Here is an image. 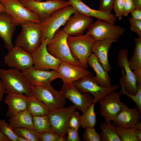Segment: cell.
Returning a JSON list of instances; mask_svg holds the SVG:
<instances>
[{"mask_svg":"<svg viewBox=\"0 0 141 141\" xmlns=\"http://www.w3.org/2000/svg\"><path fill=\"white\" fill-rule=\"evenodd\" d=\"M0 79L7 94L15 93L24 94L28 97L33 95V86L19 70L12 68L8 69L0 68Z\"/></svg>","mask_w":141,"mask_h":141,"instance_id":"cell-1","label":"cell"},{"mask_svg":"<svg viewBox=\"0 0 141 141\" xmlns=\"http://www.w3.org/2000/svg\"><path fill=\"white\" fill-rule=\"evenodd\" d=\"M20 26L21 29L15 41V46L31 53L42 42L41 23L26 22Z\"/></svg>","mask_w":141,"mask_h":141,"instance_id":"cell-2","label":"cell"},{"mask_svg":"<svg viewBox=\"0 0 141 141\" xmlns=\"http://www.w3.org/2000/svg\"><path fill=\"white\" fill-rule=\"evenodd\" d=\"M77 11L70 5L54 11L43 20L41 23L42 42L47 39L50 41L56 31Z\"/></svg>","mask_w":141,"mask_h":141,"instance_id":"cell-3","label":"cell"},{"mask_svg":"<svg viewBox=\"0 0 141 141\" xmlns=\"http://www.w3.org/2000/svg\"><path fill=\"white\" fill-rule=\"evenodd\" d=\"M96 40L91 36L86 34L76 36L68 35L67 41L72 54L81 66L87 69L88 60L92 53Z\"/></svg>","mask_w":141,"mask_h":141,"instance_id":"cell-4","label":"cell"},{"mask_svg":"<svg viewBox=\"0 0 141 141\" xmlns=\"http://www.w3.org/2000/svg\"><path fill=\"white\" fill-rule=\"evenodd\" d=\"M68 36L62 29L58 30L48 43L47 49L51 54L61 61L82 66L72 54L67 42Z\"/></svg>","mask_w":141,"mask_h":141,"instance_id":"cell-5","label":"cell"},{"mask_svg":"<svg viewBox=\"0 0 141 141\" xmlns=\"http://www.w3.org/2000/svg\"><path fill=\"white\" fill-rule=\"evenodd\" d=\"M0 2L4 7L5 12L11 18L17 26L28 21L42 22L39 16L25 7L20 0H0Z\"/></svg>","mask_w":141,"mask_h":141,"instance_id":"cell-6","label":"cell"},{"mask_svg":"<svg viewBox=\"0 0 141 141\" xmlns=\"http://www.w3.org/2000/svg\"><path fill=\"white\" fill-rule=\"evenodd\" d=\"M91 74L76 80L72 84L80 92L88 93L93 97V103L95 104L101 98L112 92L115 91L120 87L116 85L109 87H104L100 85L95 80Z\"/></svg>","mask_w":141,"mask_h":141,"instance_id":"cell-7","label":"cell"},{"mask_svg":"<svg viewBox=\"0 0 141 141\" xmlns=\"http://www.w3.org/2000/svg\"><path fill=\"white\" fill-rule=\"evenodd\" d=\"M33 95L51 111L64 107L66 98L60 91L51 85L47 86H33Z\"/></svg>","mask_w":141,"mask_h":141,"instance_id":"cell-8","label":"cell"},{"mask_svg":"<svg viewBox=\"0 0 141 141\" xmlns=\"http://www.w3.org/2000/svg\"><path fill=\"white\" fill-rule=\"evenodd\" d=\"M125 31L124 28L119 26L98 19L91 24L86 33L92 36L96 40L108 39L118 40Z\"/></svg>","mask_w":141,"mask_h":141,"instance_id":"cell-9","label":"cell"},{"mask_svg":"<svg viewBox=\"0 0 141 141\" xmlns=\"http://www.w3.org/2000/svg\"><path fill=\"white\" fill-rule=\"evenodd\" d=\"M20 1L26 8L37 14L42 22L54 11L70 5L68 1L65 0H47L44 2L35 0Z\"/></svg>","mask_w":141,"mask_h":141,"instance_id":"cell-10","label":"cell"},{"mask_svg":"<svg viewBox=\"0 0 141 141\" xmlns=\"http://www.w3.org/2000/svg\"><path fill=\"white\" fill-rule=\"evenodd\" d=\"M3 60L5 64L9 67L22 72L33 66L31 54L15 45L8 50V53L4 57Z\"/></svg>","mask_w":141,"mask_h":141,"instance_id":"cell-11","label":"cell"},{"mask_svg":"<svg viewBox=\"0 0 141 141\" xmlns=\"http://www.w3.org/2000/svg\"><path fill=\"white\" fill-rule=\"evenodd\" d=\"M49 40H43L39 46L31 53L33 67L39 69L57 70L61 61L56 58L48 51L46 46Z\"/></svg>","mask_w":141,"mask_h":141,"instance_id":"cell-12","label":"cell"},{"mask_svg":"<svg viewBox=\"0 0 141 141\" xmlns=\"http://www.w3.org/2000/svg\"><path fill=\"white\" fill-rule=\"evenodd\" d=\"M60 91L66 99L73 103L76 109L83 113L93 103L94 98L91 95L81 93L72 83H63Z\"/></svg>","mask_w":141,"mask_h":141,"instance_id":"cell-13","label":"cell"},{"mask_svg":"<svg viewBox=\"0 0 141 141\" xmlns=\"http://www.w3.org/2000/svg\"><path fill=\"white\" fill-rule=\"evenodd\" d=\"M76 109L72 105L51 111L48 115L53 131L61 136H65L69 119Z\"/></svg>","mask_w":141,"mask_h":141,"instance_id":"cell-14","label":"cell"},{"mask_svg":"<svg viewBox=\"0 0 141 141\" xmlns=\"http://www.w3.org/2000/svg\"><path fill=\"white\" fill-rule=\"evenodd\" d=\"M120 92L114 91L106 95L98 101L100 112L105 121H112L120 110L122 105Z\"/></svg>","mask_w":141,"mask_h":141,"instance_id":"cell-15","label":"cell"},{"mask_svg":"<svg viewBox=\"0 0 141 141\" xmlns=\"http://www.w3.org/2000/svg\"><path fill=\"white\" fill-rule=\"evenodd\" d=\"M128 53V50L127 48L120 50L118 54L117 62L121 69L126 91L130 94L135 95L137 90V83L134 74L129 66Z\"/></svg>","mask_w":141,"mask_h":141,"instance_id":"cell-16","label":"cell"},{"mask_svg":"<svg viewBox=\"0 0 141 141\" xmlns=\"http://www.w3.org/2000/svg\"><path fill=\"white\" fill-rule=\"evenodd\" d=\"M29 82L33 86H47L51 82L60 78L57 70H46L37 69L33 67L22 72Z\"/></svg>","mask_w":141,"mask_h":141,"instance_id":"cell-17","label":"cell"},{"mask_svg":"<svg viewBox=\"0 0 141 141\" xmlns=\"http://www.w3.org/2000/svg\"><path fill=\"white\" fill-rule=\"evenodd\" d=\"M92 21L91 17L77 11L70 17L62 30L69 36L82 35Z\"/></svg>","mask_w":141,"mask_h":141,"instance_id":"cell-18","label":"cell"},{"mask_svg":"<svg viewBox=\"0 0 141 141\" xmlns=\"http://www.w3.org/2000/svg\"><path fill=\"white\" fill-rule=\"evenodd\" d=\"M63 83H72L92 74L87 69L61 61L57 70Z\"/></svg>","mask_w":141,"mask_h":141,"instance_id":"cell-19","label":"cell"},{"mask_svg":"<svg viewBox=\"0 0 141 141\" xmlns=\"http://www.w3.org/2000/svg\"><path fill=\"white\" fill-rule=\"evenodd\" d=\"M141 119V111L137 106L131 109L122 102L120 110L112 121L120 126L133 128Z\"/></svg>","mask_w":141,"mask_h":141,"instance_id":"cell-20","label":"cell"},{"mask_svg":"<svg viewBox=\"0 0 141 141\" xmlns=\"http://www.w3.org/2000/svg\"><path fill=\"white\" fill-rule=\"evenodd\" d=\"M17 26L7 14L5 12L0 13V37L8 51L14 46L12 39Z\"/></svg>","mask_w":141,"mask_h":141,"instance_id":"cell-21","label":"cell"},{"mask_svg":"<svg viewBox=\"0 0 141 141\" xmlns=\"http://www.w3.org/2000/svg\"><path fill=\"white\" fill-rule=\"evenodd\" d=\"M68 1L70 4L77 11L89 17H95L114 24L116 17L111 12L92 9L84 3L82 0H68Z\"/></svg>","mask_w":141,"mask_h":141,"instance_id":"cell-22","label":"cell"},{"mask_svg":"<svg viewBox=\"0 0 141 141\" xmlns=\"http://www.w3.org/2000/svg\"><path fill=\"white\" fill-rule=\"evenodd\" d=\"M118 41L111 39L96 40L93 46L92 53L104 68L108 72L111 70L108 59V51L112 44Z\"/></svg>","mask_w":141,"mask_h":141,"instance_id":"cell-23","label":"cell"},{"mask_svg":"<svg viewBox=\"0 0 141 141\" xmlns=\"http://www.w3.org/2000/svg\"><path fill=\"white\" fill-rule=\"evenodd\" d=\"M28 97L26 95L17 93L7 94L4 100L8 107L6 116L10 117L27 109Z\"/></svg>","mask_w":141,"mask_h":141,"instance_id":"cell-24","label":"cell"},{"mask_svg":"<svg viewBox=\"0 0 141 141\" xmlns=\"http://www.w3.org/2000/svg\"><path fill=\"white\" fill-rule=\"evenodd\" d=\"M88 64L95 72L96 76H94V78L98 84L104 87L112 86L110 77L108 72L104 68L92 53L88 58Z\"/></svg>","mask_w":141,"mask_h":141,"instance_id":"cell-25","label":"cell"},{"mask_svg":"<svg viewBox=\"0 0 141 141\" xmlns=\"http://www.w3.org/2000/svg\"><path fill=\"white\" fill-rule=\"evenodd\" d=\"M9 123L13 128H25L35 129L33 116L27 110H24L9 118Z\"/></svg>","mask_w":141,"mask_h":141,"instance_id":"cell-26","label":"cell"},{"mask_svg":"<svg viewBox=\"0 0 141 141\" xmlns=\"http://www.w3.org/2000/svg\"><path fill=\"white\" fill-rule=\"evenodd\" d=\"M27 109L33 116L48 115L50 111L33 95L28 97Z\"/></svg>","mask_w":141,"mask_h":141,"instance_id":"cell-27","label":"cell"},{"mask_svg":"<svg viewBox=\"0 0 141 141\" xmlns=\"http://www.w3.org/2000/svg\"><path fill=\"white\" fill-rule=\"evenodd\" d=\"M110 122L105 121L100 125L99 134L102 141H122L116 129Z\"/></svg>","mask_w":141,"mask_h":141,"instance_id":"cell-28","label":"cell"},{"mask_svg":"<svg viewBox=\"0 0 141 141\" xmlns=\"http://www.w3.org/2000/svg\"><path fill=\"white\" fill-rule=\"evenodd\" d=\"M35 129L41 134L54 131L48 115L33 116Z\"/></svg>","mask_w":141,"mask_h":141,"instance_id":"cell-29","label":"cell"},{"mask_svg":"<svg viewBox=\"0 0 141 141\" xmlns=\"http://www.w3.org/2000/svg\"><path fill=\"white\" fill-rule=\"evenodd\" d=\"M93 103L84 113L81 115V126L84 128L94 127L97 123L96 116Z\"/></svg>","mask_w":141,"mask_h":141,"instance_id":"cell-30","label":"cell"},{"mask_svg":"<svg viewBox=\"0 0 141 141\" xmlns=\"http://www.w3.org/2000/svg\"><path fill=\"white\" fill-rule=\"evenodd\" d=\"M135 46L133 55L128 60L131 69L134 70L141 68V36H138L134 39Z\"/></svg>","mask_w":141,"mask_h":141,"instance_id":"cell-31","label":"cell"},{"mask_svg":"<svg viewBox=\"0 0 141 141\" xmlns=\"http://www.w3.org/2000/svg\"><path fill=\"white\" fill-rule=\"evenodd\" d=\"M15 133L21 136L28 141H40L41 134L35 129L25 128L14 129Z\"/></svg>","mask_w":141,"mask_h":141,"instance_id":"cell-32","label":"cell"},{"mask_svg":"<svg viewBox=\"0 0 141 141\" xmlns=\"http://www.w3.org/2000/svg\"><path fill=\"white\" fill-rule=\"evenodd\" d=\"M122 75L120 80V84L121 86L120 92L121 95H127L135 103L136 106L141 111V84H137V90L136 95L130 94L126 91L124 84L123 77Z\"/></svg>","mask_w":141,"mask_h":141,"instance_id":"cell-33","label":"cell"},{"mask_svg":"<svg viewBox=\"0 0 141 141\" xmlns=\"http://www.w3.org/2000/svg\"><path fill=\"white\" fill-rule=\"evenodd\" d=\"M114 125L122 141H138L133 128L122 127L114 124Z\"/></svg>","mask_w":141,"mask_h":141,"instance_id":"cell-34","label":"cell"},{"mask_svg":"<svg viewBox=\"0 0 141 141\" xmlns=\"http://www.w3.org/2000/svg\"><path fill=\"white\" fill-rule=\"evenodd\" d=\"M0 131L6 136L10 141H17L18 135L9 123L5 119H0Z\"/></svg>","mask_w":141,"mask_h":141,"instance_id":"cell-35","label":"cell"},{"mask_svg":"<svg viewBox=\"0 0 141 141\" xmlns=\"http://www.w3.org/2000/svg\"><path fill=\"white\" fill-rule=\"evenodd\" d=\"M83 134V139L85 141H101L100 134L96 131L94 127L85 128Z\"/></svg>","mask_w":141,"mask_h":141,"instance_id":"cell-36","label":"cell"},{"mask_svg":"<svg viewBox=\"0 0 141 141\" xmlns=\"http://www.w3.org/2000/svg\"><path fill=\"white\" fill-rule=\"evenodd\" d=\"M66 137L61 136L54 131L47 132L41 134V141H65Z\"/></svg>","mask_w":141,"mask_h":141,"instance_id":"cell-37","label":"cell"},{"mask_svg":"<svg viewBox=\"0 0 141 141\" xmlns=\"http://www.w3.org/2000/svg\"><path fill=\"white\" fill-rule=\"evenodd\" d=\"M81 115L75 111L70 117L68 122L69 127L78 130L81 126Z\"/></svg>","mask_w":141,"mask_h":141,"instance_id":"cell-38","label":"cell"},{"mask_svg":"<svg viewBox=\"0 0 141 141\" xmlns=\"http://www.w3.org/2000/svg\"><path fill=\"white\" fill-rule=\"evenodd\" d=\"M125 0H115L113 9L115 13V16L121 20L124 13Z\"/></svg>","mask_w":141,"mask_h":141,"instance_id":"cell-39","label":"cell"},{"mask_svg":"<svg viewBox=\"0 0 141 141\" xmlns=\"http://www.w3.org/2000/svg\"><path fill=\"white\" fill-rule=\"evenodd\" d=\"M129 21L130 24V29L131 31L136 33L138 36H141V20L130 18Z\"/></svg>","mask_w":141,"mask_h":141,"instance_id":"cell-40","label":"cell"},{"mask_svg":"<svg viewBox=\"0 0 141 141\" xmlns=\"http://www.w3.org/2000/svg\"><path fill=\"white\" fill-rule=\"evenodd\" d=\"M115 0H99V10L106 12H111L113 9Z\"/></svg>","mask_w":141,"mask_h":141,"instance_id":"cell-41","label":"cell"},{"mask_svg":"<svg viewBox=\"0 0 141 141\" xmlns=\"http://www.w3.org/2000/svg\"><path fill=\"white\" fill-rule=\"evenodd\" d=\"M78 130L69 127L66 133L67 134V136L66 138V141H80L81 140Z\"/></svg>","mask_w":141,"mask_h":141,"instance_id":"cell-42","label":"cell"},{"mask_svg":"<svg viewBox=\"0 0 141 141\" xmlns=\"http://www.w3.org/2000/svg\"><path fill=\"white\" fill-rule=\"evenodd\" d=\"M136 8L133 0H125L123 16H127L133 10Z\"/></svg>","mask_w":141,"mask_h":141,"instance_id":"cell-43","label":"cell"},{"mask_svg":"<svg viewBox=\"0 0 141 141\" xmlns=\"http://www.w3.org/2000/svg\"><path fill=\"white\" fill-rule=\"evenodd\" d=\"M131 18L136 20H141V9L136 8L130 13Z\"/></svg>","mask_w":141,"mask_h":141,"instance_id":"cell-44","label":"cell"},{"mask_svg":"<svg viewBox=\"0 0 141 141\" xmlns=\"http://www.w3.org/2000/svg\"><path fill=\"white\" fill-rule=\"evenodd\" d=\"M135 75L137 84H141V68L133 70Z\"/></svg>","mask_w":141,"mask_h":141,"instance_id":"cell-45","label":"cell"},{"mask_svg":"<svg viewBox=\"0 0 141 141\" xmlns=\"http://www.w3.org/2000/svg\"><path fill=\"white\" fill-rule=\"evenodd\" d=\"M4 93H5V88L2 82L0 79V107L1 103Z\"/></svg>","mask_w":141,"mask_h":141,"instance_id":"cell-46","label":"cell"},{"mask_svg":"<svg viewBox=\"0 0 141 141\" xmlns=\"http://www.w3.org/2000/svg\"><path fill=\"white\" fill-rule=\"evenodd\" d=\"M134 133L138 141H141V130H134Z\"/></svg>","mask_w":141,"mask_h":141,"instance_id":"cell-47","label":"cell"},{"mask_svg":"<svg viewBox=\"0 0 141 141\" xmlns=\"http://www.w3.org/2000/svg\"><path fill=\"white\" fill-rule=\"evenodd\" d=\"M136 8L141 9V0H133Z\"/></svg>","mask_w":141,"mask_h":141,"instance_id":"cell-48","label":"cell"},{"mask_svg":"<svg viewBox=\"0 0 141 141\" xmlns=\"http://www.w3.org/2000/svg\"><path fill=\"white\" fill-rule=\"evenodd\" d=\"M8 138L0 131V141H9Z\"/></svg>","mask_w":141,"mask_h":141,"instance_id":"cell-49","label":"cell"},{"mask_svg":"<svg viewBox=\"0 0 141 141\" xmlns=\"http://www.w3.org/2000/svg\"><path fill=\"white\" fill-rule=\"evenodd\" d=\"M133 128L134 130H141V120L137 122L134 125Z\"/></svg>","mask_w":141,"mask_h":141,"instance_id":"cell-50","label":"cell"},{"mask_svg":"<svg viewBox=\"0 0 141 141\" xmlns=\"http://www.w3.org/2000/svg\"><path fill=\"white\" fill-rule=\"evenodd\" d=\"M17 141H28V140L21 136H18Z\"/></svg>","mask_w":141,"mask_h":141,"instance_id":"cell-51","label":"cell"},{"mask_svg":"<svg viewBox=\"0 0 141 141\" xmlns=\"http://www.w3.org/2000/svg\"><path fill=\"white\" fill-rule=\"evenodd\" d=\"M5 11L4 7L3 4L0 2V13L4 12Z\"/></svg>","mask_w":141,"mask_h":141,"instance_id":"cell-52","label":"cell"},{"mask_svg":"<svg viewBox=\"0 0 141 141\" xmlns=\"http://www.w3.org/2000/svg\"><path fill=\"white\" fill-rule=\"evenodd\" d=\"M35 0L38 1H42L43 0Z\"/></svg>","mask_w":141,"mask_h":141,"instance_id":"cell-53","label":"cell"}]
</instances>
